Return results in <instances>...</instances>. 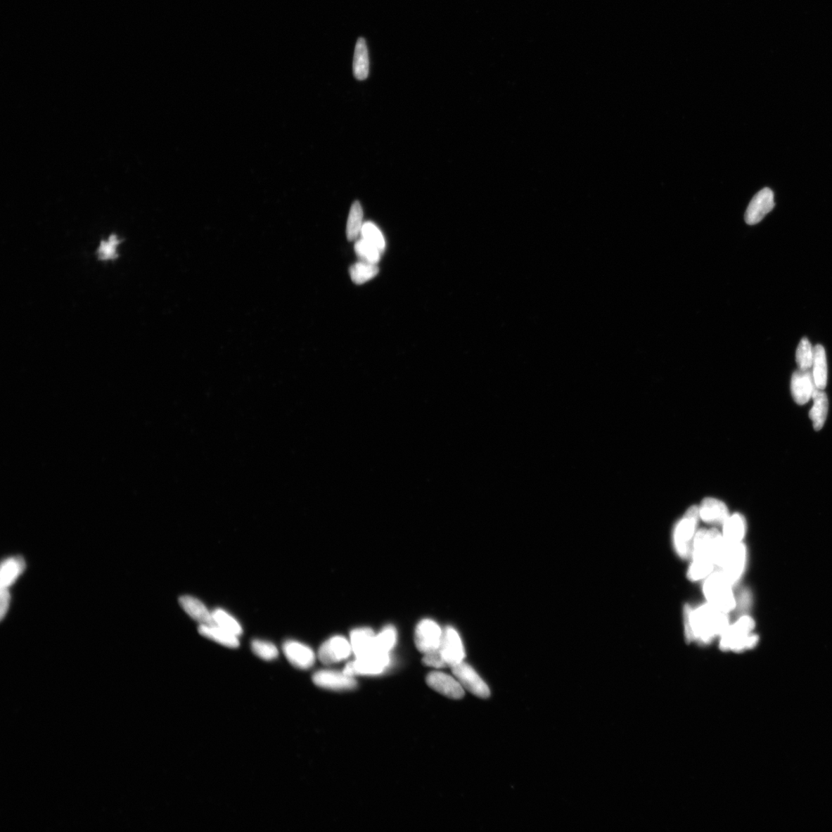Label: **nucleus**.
Listing matches in <instances>:
<instances>
[{
    "label": "nucleus",
    "mask_w": 832,
    "mask_h": 832,
    "mask_svg": "<svg viewBox=\"0 0 832 832\" xmlns=\"http://www.w3.org/2000/svg\"><path fill=\"white\" fill-rule=\"evenodd\" d=\"M689 617L693 639L705 644L712 642L715 636H722L729 627V613L708 603L696 610L691 608Z\"/></svg>",
    "instance_id": "obj_1"
},
{
    "label": "nucleus",
    "mask_w": 832,
    "mask_h": 832,
    "mask_svg": "<svg viewBox=\"0 0 832 832\" xmlns=\"http://www.w3.org/2000/svg\"><path fill=\"white\" fill-rule=\"evenodd\" d=\"M755 627V621L749 616H742L732 626H729L722 635L720 649L722 651L741 653L753 649L757 644L759 637L753 634Z\"/></svg>",
    "instance_id": "obj_2"
},
{
    "label": "nucleus",
    "mask_w": 832,
    "mask_h": 832,
    "mask_svg": "<svg viewBox=\"0 0 832 832\" xmlns=\"http://www.w3.org/2000/svg\"><path fill=\"white\" fill-rule=\"evenodd\" d=\"M725 549L723 536L717 530H700L693 539V561L712 563L719 567Z\"/></svg>",
    "instance_id": "obj_3"
},
{
    "label": "nucleus",
    "mask_w": 832,
    "mask_h": 832,
    "mask_svg": "<svg viewBox=\"0 0 832 832\" xmlns=\"http://www.w3.org/2000/svg\"><path fill=\"white\" fill-rule=\"evenodd\" d=\"M732 587L722 572L717 570L708 577L703 591L709 604L719 610L729 613L736 608V599H734Z\"/></svg>",
    "instance_id": "obj_4"
},
{
    "label": "nucleus",
    "mask_w": 832,
    "mask_h": 832,
    "mask_svg": "<svg viewBox=\"0 0 832 832\" xmlns=\"http://www.w3.org/2000/svg\"><path fill=\"white\" fill-rule=\"evenodd\" d=\"M700 517L699 508L693 506L686 512L678 523L674 532V544L677 553L686 559L692 553L693 542Z\"/></svg>",
    "instance_id": "obj_5"
},
{
    "label": "nucleus",
    "mask_w": 832,
    "mask_h": 832,
    "mask_svg": "<svg viewBox=\"0 0 832 832\" xmlns=\"http://www.w3.org/2000/svg\"><path fill=\"white\" fill-rule=\"evenodd\" d=\"M747 561V549L742 543L729 546L726 549L719 568L729 583L736 585L744 573Z\"/></svg>",
    "instance_id": "obj_6"
},
{
    "label": "nucleus",
    "mask_w": 832,
    "mask_h": 832,
    "mask_svg": "<svg viewBox=\"0 0 832 832\" xmlns=\"http://www.w3.org/2000/svg\"><path fill=\"white\" fill-rule=\"evenodd\" d=\"M445 667L462 663L466 656L463 641L454 628L447 627L442 632L440 647L435 650Z\"/></svg>",
    "instance_id": "obj_7"
},
{
    "label": "nucleus",
    "mask_w": 832,
    "mask_h": 832,
    "mask_svg": "<svg viewBox=\"0 0 832 832\" xmlns=\"http://www.w3.org/2000/svg\"><path fill=\"white\" fill-rule=\"evenodd\" d=\"M390 664L389 653H373L350 662L343 670L348 676L376 675L381 674Z\"/></svg>",
    "instance_id": "obj_8"
},
{
    "label": "nucleus",
    "mask_w": 832,
    "mask_h": 832,
    "mask_svg": "<svg viewBox=\"0 0 832 832\" xmlns=\"http://www.w3.org/2000/svg\"><path fill=\"white\" fill-rule=\"evenodd\" d=\"M451 668L452 674H454L464 689L470 691L476 697L483 699L489 698L490 690L488 685L484 682L470 665L463 661L462 663Z\"/></svg>",
    "instance_id": "obj_9"
},
{
    "label": "nucleus",
    "mask_w": 832,
    "mask_h": 832,
    "mask_svg": "<svg viewBox=\"0 0 832 832\" xmlns=\"http://www.w3.org/2000/svg\"><path fill=\"white\" fill-rule=\"evenodd\" d=\"M442 636V629L436 622L430 619L420 621L415 631L417 649L424 654L437 650Z\"/></svg>",
    "instance_id": "obj_10"
},
{
    "label": "nucleus",
    "mask_w": 832,
    "mask_h": 832,
    "mask_svg": "<svg viewBox=\"0 0 832 832\" xmlns=\"http://www.w3.org/2000/svg\"><path fill=\"white\" fill-rule=\"evenodd\" d=\"M352 651L350 642L343 636H335L322 644L319 658L322 664L330 665L348 658Z\"/></svg>",
    "instance_id": "obj_11"
},
{
    "label": "nucleus",
    "mask_w": 832,
    "mask_h": 832,
    "mask_svg": "<svg viewBox=\"0 0 832 832\" xmlns=\"http://www.w3.org/2000/svg\"><path fill=\"white\" fill-rule=\"evenodd\" d=\"M312 681L319 688L331 691H349L357 686L354 677L335 670H319L313 675Z\"/></svg>",
    "instance_id": "obj_12"
},
{
    "label": "nucleus",
    "mask_w": 832,
    "mask_h": 832,
    "mask_svg": "<svg viewBox=\"0 0 832 832\" xmlns=\"http://www.w3.org/2000/svg\"><path fill=\"white\" fill-rule=\"evenodd\" d=\"M774 193L770 188H765L758 191L747 208L745 216L746 223L755 225L761 222L774 207Z\"/></svg>",
    "instance_id": "obj_13"
},
{
    "label": "nucleus",
    "mask_w": 832,
    "mask_h": 832,
    "mask_svg": "<svg viewBox=\"0 0 832 832\" xmlns=\"http://www.w3.org/2000/svg\"><path fill=\"white\" fill-rule=\"evenodd\" d=\"M426 683L432 689L450 699L459 700L465 696V691L457 679L445 673L433 672L426 677Z\"/></svg>",
    "instance_id": "obj_14"
},
{
    "label": "nucleus",
    "mask_w": 832,
    "mask_h": 832,
    "mask_svg": "<svg viewBox=\"0 0 832 832\" xmlns=\"http://www.w3.org/2000/svg\"><path fill=\"white\" fill-rule=\"evenodd\" d=\"M283 651L289 663L300 670L311 668L316 662L314 651L300 642L288 641L283 644Z\"/></svg>",
    "instance_id": "obj_15"
},
{
    "label": "nucleus",
    "mask_w": 832,
    "mask_h": 832,
    "mask_svg": "<svg viewBox=\"0 0 832 832\" xmlns=\"http://www.w3.org/2000/svg\"><path fill=\"white\" fill-rule=\"evenodd\" d=\"M791 389L794 400L798 405H805L812 399L816 386L812 371L801 369L795 371L791 378Z\"/></svg>",
    "instance_id": "obj_16"
},
{
    "label": "nucleus",
    "mask_w": 832,
    "mask_h": 832,
    "mask_svg": "<svg viewBox=\"0 0 832 832\" xmlns=\"http://www.w3.org/2000/svg\"><path fill=\"white\" fill-rule=\"evenodd\" d=\"M699 514L703 521L717 525H724L730 517L726 505L721 501L712 498L702 501Z\"/></svg>",
    "instance_id": "obj_17"
},
{
    "label": "nucleus",
    "mask_w": 832,
    "mask_h": 832,
    "mask_svg": "<svg viewBox=\"0 0 832 832\" xmlns=\"http://www.w3.org/2000/svg\"><path fill=\"white\" fill-rule=\"evenodd\" d=\"M27 568L26 561L20 556L7 557L1 563L0 569V586L9 588L23 575Z\"/></svg>",
    "instance_id": "obj_18"
},
{
    "label": "nucleus",
    "mask_w": 832,
    "mask_h": 832,
    "mask_svg": "<svg viewBox=\"0 0 832 832\" xmlns=\"http://www.w3.org/2000/svg\"><path fill=\"white\" fill-rule=\"evenodd\" d=\"M376 634L373 629L367 627L357 628L351 632L352 652L357 658L364 657L375 651Z\"/></svg>",
    "instance_id": "obj_19"
},
{
    "label": "nucleus",
    "mask_w": 832,
    "mask_h": 832,
    "mask_svg": "<svg viewBox=\"0 0 832 832\" xmlns=\"http://www.w3.org/2000/svg\"><path fill=\"white\" fill-rule=\"evenodd\" d=\"M180 604L188 615L200 623V625L214 624L212 613L210 612L206 606L196 597L182 596L179 599Z\"/></svg>",
    "instance_id": "obj_20"
},
{
    "label": "nucleus",
    "mask_w": 832,
    "mask_h": 832,
    "mask_svg": "<svg viewBox=\"0 0 832 832\" xmlns=\"http://www.w3.org/2000/svg\"><path fill=\"white\" fill-rule=\"evenodd\" d=\"M723 539L727 545L731 546L741 543L746 532V522L741 514L730 516L723 525Z\"/></svg>",
    "instance_id": "obj_21"
},
{
    "label": "nucleus",
    "mask_w": 832,
    "mask_h": 832,
    "mask_svg": "<svg viewBox=\"0 0 832 832\" xmlns=\"http://www.w3.org/2000/svg\"><path fill=\"white\" fill-rule=\"evenodd\" d=\"M812 374L816 388L821 390H825L828 382V365L826 350L821 345L814 348Z\"/></svg>",
    "instance_id": "obj_22"
},
{
    "label": "nucleus",
    "mask_w": 832,
    "mask_h": 832,
    "mask_svg": "<svg viewBox=\"0 0 832 832\" xmlns=\"http://www.w3.org/2000/svg\"><path fill=\"white\" fill-rule=\"evenodd\" d=\"M198 632L207 639L220 644L224 647L237 648L240 644L238 636L226 632L225 629L214 624L200 625Z\"/></svg>",
    "instance_id": "obj_23"
},
{
    "label": "nucleus",
    "mask_w": 832,
    "mask_h": 832,
    "mask_svg": "<svg viewBox=\"0 0 832 832\" xmlns=\"http://www.w3.org/2000/svg\"><path fill=\"white\" fill-rule=\"evenodd\" d=\"M814 405L810 411L809 417L813 423L814 429L819 431L825 425L828 411V401L827 395L822 390H814L812 395Z\"/></svg>",
    "instance_id": "obj_24"
},
{
    "label": "nucleus",
    "mask_w": 832,
    "mask_h": 832,
    "mask_svg": "<svg viewBox=\"0 0 832 832\" xmlns=\"http://www.w3.org/2000/svg\"><path fill=\"white\" fill-rule=\"evenodd\" d=\"M354 76L359 80H364L369 76V56L364 38H359L355 45L353 60Z\"/></svg>",
    "instance_id": "obj_25"
},
{
    "label": "nucleus",
    "mask_w": 832,
    "mask_h": 832,
    "mask_svg": "<svg viewBox=\"0 0 832 832\" xmlns=\"http://www.w3.org/2000/svg\"><path fill=\"white\" fill-rule=\"evenodd\" d=\"M363 225V210L359 202L355 201L351 207L346 227L347 238L350 241L359 238Z\"/></svg>",
    "instance_id": "obj_26"
},
{
    "label": "nucleus",
    "mask_w": 832,
    "mask_h": 832,
    "mask_svg": "<svg viewBox=\"0 0 832 832\" xmlns=\"http://www.w3.org/2000/svg\"><path fill=\"white\" fill-rule=\"evenodd\" d=\"M350 273L353 282L361 285L375 278L378 273V268L376 264L360 261L351 266Z\"/></svg>",
    "instance_id": "obj_27"
},
{
    "label": "nucleus",
    "mask_w": 832,
    "mask_h": 832,
    "mask_svg": "<svg viewBox=\"0 0 832 832\" xmlns=\"http://www.w3.org/2000/svg\"><path fill=\"white\" fill-rule=\"evenodd\" d=\"M212 618L214 625L220 627L233 635L239 636L243 632V629L239 622L233 617L230 613L226 612L222 609H216L212 612Z\"/></svg>",
    "instance_id": "obj_28"
},
{
    "label": "nucleus",
    "mask_w": 832,
    "mask_h": 832,
    "mask_svg": "<svg viewBox=\"0 0 832 832\" xmlns=\"http://www.w3.org/2000/svg\"><path fill=\"white\" fill-rule=\"evenodd\" d=\"M397 641V629L392 626H387L383 631L376 636L375 651L381 653H390Z\"/></svg>",
    "instance_id": "obj_29"
},
{
    "label": "nucleus",
    "mask_w": 832,
    "mask_h": 832,
    "mask_svg": "<svg viewBox=\"0 0 832 832\" xmlns=\"http://www.w3.org/2000/svg\"><path fill=\"white\" fill-rule=\"evenodd\" d=\"M354 250L360 261L376 264L380 261L383 253L374 245L361 238L357 241Z\"/></svg>",
    "instance_id": "obj_30"
},
{
    "label": "nucleus",
    "mask_w": 832,
    "mask_h": 832,
    "mask_svg": "<svg viewBox=\"0 0 832 832\" xmlns=\"http://www.w3.org/2000/svg\"><path fill=\"white\" fill-rule=\"evenodd\" d=\"M814 349L809 339L804 338L800 342L796 352V361L799 369L810 370L812 367Z\"/></svg>",
    "instance_id": "obj_31"
},
{
    "label": "nucleus",
    "mask_w": 832,
    "mask_h": 832,
    "mask_svg": "<svg viewBox=\"0 0 832 832\" xmlns=\"http://www.w3.org/2000/svg\"><path fill=\"white\" fill-rule=\"evenodd\" d=\"M361 238L376 247L382 253L385 248V241L383 233L376 224L371 222L365 223L361 230Z\"/></svg>",
    "instance_id": "obj_32"
},
{
    "label": "nucleus",
    "mask_w": 832,
    "mask_h": 832,
    "mask_svg": "<svg viewBox=\"0 0 832 832\" xmlns=\"http://www.w3.org/2000/svg\"><path fill=\"white\" fill-rule=\"evenodd\" d=\"M252 649L255 655L264 660H273L279 656L276 646L271 642L255 640L252 643Z\"/></svg>",
    "instance_id": "obj_33"
},
{
    "label": "nucleus",
    "mask_w": 832,
    "mask_h": 832,
    "mask_svg": "<svg viewBox=\"0 0 832 832\" xmlns=\"http://www.w3.org/2000/svg\"><path fill=\"white\" fill-rule=\"evenodd\" d=\"M715 565L712 563L693 561L689 571L688 578L691 581H698L712 575Z\"/></svg>",
    "instance_id": "obj_34"
},
{
    "label": "nucleus",
    "mask_w": 832,
    "mask_h": 832,
    "mask_svg": "<svg viewBox=\"0 0 832 832\" xmlns=\"http://www.w3.org/2000/svg\"><path fill=\"white\" fill-rule=\"evenodd\" d=\"M119 243L118 237L115 234H112L108 241H102L96 253L100 260L108 261L117 258V246Z\"/></svg>",
    "instance_id": "obj_35"
},
{
    "label": "nucleus",
    "mask_w": 832,
    "mask_h": 832,
    "mask_svg": "<svg viewBox=\"0 0 832 832\" xmlns=\"http://www.w3.org/2000/svg\"><path fill=\"white\" fill-rule=\"evenodd\" d=\"M11 603V594L9 588H1L0 592V617L1 620L7 615L8 610L10 609Z\"/></svg>",
    "instance_id": "obj_36"
},
{
    "label": "nucleus",
    "mask_w": 832,
    "mask_h": 832,
    "mask_svg": "<svg viewBox=\"0 0 832 832\" xmlns=\"http://www.w3.org/2000/svg\"><path fill=\"white\" fill-rule=\"evenodd\" d=\"M750 604L751 594L750 591H747L745 589L744 591H741L738 596V601H736V608H738L739 613H744L750 607Z\"/></svg>",
    "instance_id": "obj_37"
},
{
    "label": "nucleus",
    "mask_w": 832,
    "mask_h": 832,
    "mask_svg": "<svg viewBox=\"0 0 832 832\" xmlns=\"http://www.w3.org/2000/svg\"><path fill=\"white\" fill-rule=\"evenodd\" d=\"M691 608L690 607V606L686 605L684 610L685 638H686V641L688 643H690L693 640V634L691 632V628L690 617H689V613H690Z\"/></svg>",
    "instance_id": "obj_38"
}]
</instances>
